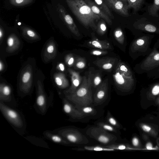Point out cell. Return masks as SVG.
<instances>
[{
  "instance_id": "1",
  "label": "cell",
  "mask_w": 159,
  "mask_h": 159,
  "mask_svg": "<svg viewBox=\"0 0 159 159\" xmlns=\"http://www.w3.org/2000/svg\"><path fill=\"white\" fill-rule=\"evenodd\" d=\"M68 6L79 22L86 28L96 31L95 22L101 18L94 13L83 0H66Z\"/></svg>"
},
{
  "instance_id": "2",
  "label": "cell",
  "mask_w": 159,
  "mask_h": 159,
  "mask_svg": "<svg viewBox=\"0 0 159 159\" xmlns=\"http://www.w3.org/2000/svg\"><path fill=\"white\" fill-rule=\"evenodd\" d=\"M92 73L90 72L88 78L84 76L82 83L75 92L66 95L65 98L79 107L90 106L93 102L91 89Z\"/></svg>"
},
{
  "instance_id": "3",
  "label": "cell",
  "mask_w": 159,
  "mask_h": 159,
  "mask_svg": "<svg viewBox=\"0 0 159 159\" xmlns=\"http://www.w3.org/2000/svg\"><path fill=\"white\" fill-rule=\"evenodd\" d=\"M116 85L122 92L128 93L134 91L136 81L129 66L124 63H118L113 75Z\"/></svg>"
},
{
  "instance_id": "4",
  "label": "cell",
  "mask_w": 159,
  "mask_h": 159,
  "mask_svg": "<svg viewBox=\"0 0 159 159\" xmlns=\"http://www.w3.org/2000/svg\"><path fill=\"white\" fill-rule=\"evenodd\" d=\"M155 35L145 34L136 36L133 41L129 48V53L134 59L140 56L148 55L151 52L150 47L152 40Z\"/></svg>"
},
{
  "instance_id": "5",
  "label": "cell",
  "mask_w": 159,
  "mask_h": 159,
  "mask_svg": "<svg viewBox=\"0 0 159 159\" xmlns=\"http://www.w3.org/2000/svg\"><path fill=\"white\" fill-rule=\"evenodd\" d=\"M159 39L153 46L151 52L134 67L135 71L139 74L148 73L159 67Z\"/></svg>"
},
{
  "instance_id": "6",
  "label": "cell",
  "mask_w": 159,
  "mask_h": 159,
  "mask_svg": "<svg viewBox=\"0 0 159 159\" xmlns=\"http://www.w3.org/2000/svg\"><path fill=\"white\" fill-rule=\"evenodd\" d=\"M86 133L90 138L106 146L115 143L117 139L114 134L98 126L89 128Z\"/></svg>"
},
{
  "instance_id": "7",
  "label": "cell",
  "mask_w": 159,
  "mask_h": 159,
  "mask_svg": "<svg viewBox=\"0 0 159 159\" xmlns=\"http://www.w3.org/2000/svg\"><path fill=\"white\" fill-rule=\"evenodd\" d=\"M54 132L61 135L70 143L82 144H87L89 142L87 138L76 129L64 128Z\"/></svg>"
},
{
  "instance_id": "8",
  "label": "cell",
  "mask_w": 159,
  "mask_h": 159,
  "mask_svg": "<svg viewBox=\"0 0 159 159\" xmlns=\"http://www.w3.org/2000/svg\"><path fill=\"white\" fill-rule=\"evenodd\" d=\"M0 110L5 118L14 126L20 128L24 125L23 121L20 114L15 110L0 101Z\"/></svg>"
},
{
  "instance_id": "9",
  "label": "cell",
  "mask_w": 159,
  "mask_h": 159,
  "mask_svg": "<svg viewBox=\"0 0 159 159\" xmlns=\"http://www.w3.org/2000/svg\"><path fill=\"white\" fill-rule=\"evenodd\" d=\"M57 11L60 18L64 22L70 30L77 37L80 36L79 29L73 19L68 13L65 7L58 3L57 7Z\"/></svg>"
},
{
  "instance_id": "10",
  "label": "cell",
  "mask_w": 159,
  "mask_h": 159,
  "mask_svg": "<svg viewBox=\"0 0 159 159\" xmlns=\"http://www.w3.org/2000/svg\"><path fill=\"white\" fill-rule=\"evenodd\" d=\"M133 26L136 31V37L145 34L159 35V25L145 22H136Z\"/></svg>"
},
{
  "instance_id": "11",
  "label": "cell",
  "mask_w": 159,
  "mask_h": 159,
  "mask_svg": "<svg viewBox=\"0 0 159 159\" xmlns=\"http://www.w3.org/2000/svg\"><path fill=\"white\" fill-rule=\"evenodd\" d=\"M110 9L125 17L129 16L128 3L121 0H104Z\"/></svg>"
},
{
  "instance_id": "12",
  "label": "cell",
  "mask_w": 159,
  "mask_h": 159,
  "mask_svg": "<svg viewBox=\"0 0 159 159\" xmlns=\"http://www.w3.org/2000/svg\"><path fill=\"white\" fill-rule=\"evenodd\" d=\"M107 79L105 80L97 88L93 97V102L95 106L102 104L107 99L108 94Z\"/></svg>"
},
{
  "instance_id": "13",
  "label": "cell",
  "mask_w": 159,
  "mask_h": 159,
  "mask_svg": "<svg viewBox=\"0 0 159 159\" xmlns=\"http://www.w3.org/2000/svg\"><path fill=\"white\" fill-rule=\"evenodd\" d=\"M141 95L147 101L154 102L156 98L159 96V81L142 88L141 91Z\"/></svg>"
},
{
  "instance_id": "14",
  "label": "cell",
  "mask_w": 159,
  "mask_h": 159,
  "mask_svg": "<svg viewBox=\"0 0 159 159\" xmlns=\"http://www.w3.org/2000/svg\"><path fill=\"white\" fill-rule=\"evenodd\" d=\"M35 105L38 111L41 114H44L47 111L48 101L42 87L39 85Z\"/></svg>"
},
{
  "instance_id": "15",
  "label": "cell",
  "mask_w": 159,
  "mask_h": 159,
  "mask_svg": "<svg viewBox=\"0 0 159 159\" xmlns=\"http://www.w3.org/2000/svg\"><path fill=\"white\" fill-rule=\"evenodd\" d=\"M62 103L63 111L71 118L81 120L85 117L82 112L76 109L66 98L63 99Z\"/></svg>"
},
{
  "instance_id": "16",
  "label": "cell",
  "mask_w": 159,
  "mask_h": 159,
  "mask_svg": "<svg viewBox=\"0 0 159 159\" xmlns=\"http://www.w3.org/2000/svg\"><path fill=\"white\" fill-rule=\"evenodd\" d=\"M68 70L71 76V84L69 89L64 91L65 95L74 93L81 84L83 80L78 72L70 69H68Z\"/></svg>"
},
{
  "instance_id": "17",
  "label": "cell",
  "mask_w": 159,
  "mask_h": 159,
  "mask_svg": "<svg viewBox=\"0 0 159 159\" xmlns=\"http://www.w3.org/2000/svg\"><path fill=\"white\" fill-rule=\"evenodd\" d=\"M138 125L139 129L144 133L157 139L158 138L159 129L156 125L143 122H139Z\"/></svg>"
},
{
  "instance_id": "18",
  "label": "cell",
  "mask_w": 159,
  "mask_h": 159,
  "mask_svg": "<svg viewBox=\"0 0 159 159\" xmlns=\"http://www.w3.org/2000/svg\"><path fill=\"white\" fill-rule=\"evenodd\" d=\"M86 4L90 7L92 11L104 20L108 24L111 25L112 21L111 19L96 5L94 2L91 0H84Z\"/></svg>"
},
{
  "instance_id": "19",
  "label": "cell",
  "mask_w": 159,
  "mask_h": 159,
  "mask_svg": "<svg viewBox=\"0 0 159 159\" xmlns=\"http://www.w3.org/2000/svg\"><path fill=\"white\" fill-rule=\"evenodd\" d=\"M91 35L92 39L88 42V46L103 50L110 49L111 48V44L107 41L99 40L95 37L94 34L93 33H91Z\"/></svg>"
},
{
  "instance_id": "20",
  "label": "cell",
  "mask_w": 159,
  "mask_h": 159,
  "mask_svg": "<svg viewBox=\"0 0 159 159\" xmlns=\"http://www.w3.org/2000/svg\"><path fill=\"white\" fill-rule=\"evenodd\" d=\"M43 135L46 138L56 143L65 145L70 143L61 135L54 132L46 131L43 132Z\"/></svg>"
},
{
  "instance_id": "21",
  "label": "cell",
  "mask_w": 159,
  "mask_h": 159,
  "mask_svg": "<svg viewBox=\"0 0 159 159\" xmlns=\"http://www.w3.org/2000/svg\"><path fill=\"white\" fill-rule=\"evenodd\" d=\"M54 79L56 84L59 88L64 89L68 86V81L63 74H56L54 75Z\"/></svg>"
},
{
  "instance_id": "22",
  "label": "cell",
  "mask_w": 159,
  "mask_h": 159,
  "mask_svg": "<svg viewBox=\"0 0 159 159\" xmlns=\"http://www.w3.org/2000/svg\"><path fill=\"white\" fill-rule=\"evenodd\" d=\"M11 90L8 86H1L0 88V101L10 102L11 101Z\"/></svg>"
},
{
  "instance_id": "23",
  "label": "cell",
  "mask_w": 159,
  "mask_h": 159,
  "mask_svg": "<svg viewBox=\"0 0 159 159\" xmlns=\"http://www.w3.org/2000/svg\"><path fill=\"white\" fill-rule=\"evenodd\" d=\"M94 2L111 19H114V17L110 9L104 0H94Z\"/></svg>"
},
{
  "instance_id": "24",
  "label": "cell",
  "mask_w": 159,
  "mask_h": 159,
  "mask_svg": "<svg viewBox=\"0 0 159 159\" xmlns=\"http://www.w3.org/2000/svg\"><path fill=\"white\" fill-rule=\"evenodd\" d=\"M144 2V0H128V8H132L135 13L141 8Z\"/></svg>"
},
{
  "instance_id": "25",
  "label": "cell",
  "mask_w": 159,
  "mask_h": 159,
  "mask_svg": "<svg viewBox=\"0 0 159 159\" xmlns=\"http://www.w3.org/2000/svg\"><path fill=\"white\" fill-rule=\"evenodd\" d=\"M106 122L119 130L123 128V126L111 115L109 111H107L106 116Z\"/></svg>"
},
{
  "instance_id": "26",
  "label": "cell",
  "mask_w": 159,
  "mask_h": 159,
  "mask_svg": "<svg viewBox=\"0 0 159 159\" xmlns=\"http://www.w3.org/2000/svg\"><path fill=\"white\" fill-rule=\"evenodd\" d=\"M105 147L114 149L115 150H132L136 149L132 146L128 144L116 143L106 146Z\"/></svg>"
},
{
  "instance_id": "27",
  "label": "cell",
  "mask_w": 159,
  "mask_h": 159,
  "mask_svg": "<svg viewBox=\"0 0 159 159\" xmlns=\"http://www.w3.org/2000/svg\"><path fill=\"white\" fill-rule=\"evenodd\" d=\"M148 10L150 15L153 17H158L159 0H154L153 3L148 6Z\"/></svg>"
},
{
  "instance_id": "28",
  "label": "cell",
  "mask_w": 159,
  "mask_h": 159,
  "mask_svg": "<svg viewBox=\"0 0 159 159\" xmlns=\"http://www.w3.org/2000/svg\"><path fill=\"white\" fill-rule=\"evenodd\" d=\"M97 125L98 126L102 128L107 131L117 134L119 133L118 129L107 122H98Z\"/></svg>"
},
{
  "instance_id": "29",
  "label": "cell",
  "mask_w": 159,
  "mask_h": 159,
  "mask_svg": "<svg viewBox=\"0 0 159 159\" xmlns=\"http://www.w3.org/2000/svg\"><path fill=\"white\" fill-rule=\"evenodd\" d=\"M114 35L116 39L120 44H124L125 42V36L121 28H118L114 30Z\"/></svg>"
},
{
  "instance_id": "30",
  "label": "cell",
  "mask_w": 159,
  "mask_h": 159,
  "mask_svg": "<svg viewBox=\"0 0 159 159\" xmlns=\"http://www.w3.org/2000/svg\"><path fill=\"white\" fill-rule=\"evenodd\" d=\"M77 109L85 116L94 115L97 113L96 109L90 106L80 107Z\"/></svg>"
},
{
  "instance_id": "31",
  "label": "cell",
  "mask_w": 159,
  "mask_h": 159,
  "mask_svg": "<svg viewBox=\"0 0 159 159\" xmlns=\"http://www.w3.org/2000/svg\"><path fill=\"white\" fill-rule=\"evenodd\" d=\"M103 60L104 61L103 62L100 60L98 61V62L101 63V67L105 70H108L111 69L115 61V60L113 61L112 59L111 60V59H106Z\"/></svg>"
},
{
  "instance_id": "32",
  "label": "cell",
  "mask_w": 159,
  "mask_h": 159,
  "mask_svg": "<svg viewBox=\"0 0 159 159\" xmlns=\"http://www.w3.org/2000/svg\"><path fill=\"white\" fill-rule=\"evenodd\" d=\"M84 148L85 150L89 151H112L115 150L111 148L99 146H85Z\"/></svg>"
},
{
  "instance_id": "33",
  "label": "cell",
  "mask_w": 159,
  "mask_h": 159,
  "mask_svg": "<svg viewBox=\"0 0 159 159\" xmlns=\"http://www.w3.org/2000/svg\"><path fill=\"white\" fill-rule=\"evenodd\" d=\"M33 0H9L10 3L12 5L20 7L25 6L32 3Z\"/></svg>"
},
{
  "instance_id": "34",
  "label": "cell",
  "mask_w": 159,
  "mask_h": 159,
  "mask_svg": "<svg viewBox=\"0 0 159 159\" xmlns=\"http://www.w3.org/2000/svg\"><path fill=\"white\" fill-rule=\"evenodd\" d=\"M103 19H101L96 25V31L99 34L103 35L107 30V26L105 21Z\"/></svg>"
},
{
  "instance_id": "35",
  "label": "cell",
  "mask_w": 159,
  "mask_h": 159,
  "mask_svg": "<svg viewBox=\"0 0 159 159\" xmlns=\"http://www.w3.org/2000/svg\"><path fill=\"white\" fill-rule=\"evenodd\" d=\"M148 135L144 133L142 134V137L144 140L146 142L145 147L147 149H154L153 144L149 140Z\"/></svg>"
},
{
  "instance_id": "36",
  "label": "cell",
  "mask_w": 159,
  "mask_h": 159,
  "mask_svg": "<svg viewBox=\"0 0 159 159\" xmlns=\"http://www.w3.org/2000/svg\"><path fill=\"white\" fill-rule=\"evenodd\" d=\"M131 143L132 146L136 149L140 148L142 147L139 139L136 136H134L132 138Z\"/></svg>"
},
{
  "instance_id": "37",
  "label": "cell",
  "mask_w": 159,
  "mask_h": 159,
  "mask_svg": "<svg viewBox=\"0 0 159 159\" xmlns=\"http://www.w3.org/2000/svg\"><path fill=\"white\" fill-rule=\"evenodd\" d=\"M22 29L23 33L26 34L30 37L34 38L37 36L36 33L33 30L29 28L22 27Z\"/></svg>"
},
{
  "instance_id": "38",
  "label": "cell",
  "mask_w": 159,
  "mask_h": 159,
  "mask_svg": "<svg viewBox=\"0 0 159 159\" xmlns=\"http://www.w3.org/2000/svg\"><path fill=\"white\" fill-rule=\"evenodd\" d=\"M101 76L98 75H96L93 78V81L92 82V86L94 88L98 87L101 83Z\"/></svg>"
},
{
  "instance_id": "39",
  "label": "cell",
  "mask_w": 159,
  "mask_h": 159,
  "mask_svg": "<svg viewBox=\"0 0 159 159\" xmlns=\"http://www.w3.org/2000/svg\"><path fill=\"white\" fill-rule=\"evenodd\" d=\"M90 53L93 55L98 56L107 54V52L103 50H95L92 51Z\"/></svg>"
},
{
  "instance_id": "40",
  "label": "cell",
  "mask_w": 159,
  "mask_h": 159,
  "mask_svg": "<svg viewBox=\"0 0 159 159\" xmlns=\"http://www.w3.org/2000/svg\"><path fill=\"white\" fill-rule=\"evenodd\" d=\"M30 77V73L29 72H26L24 74L22 78V82L24 84L28 83Z\"/></svg>"
},
{
  "instance_id": "41",
  "label": "cell",
  "mask_w": 159,
  "mask_h": 159,
  "mask_svg": "<svg viewBox=\"0 0 159 159\" xmlns=\"http://www.w3.org/2000/svg\"><path fill=\"white\" fill-rule=\"evenodd\" d=\"M148 76L152 77L154 79L159 78V67L153 71L148 73Z\"/></svg>"
},
{
  "instance_id": "42",
  "label": "cell",
  "mask_w": 159,
  "mask_h": 159,
  "mask_svg": "<svg viewBox=\"0 0 159 159\" xmlns=\"http://www.w3.org/2000/svg\"><path fill=\"white\" fill-rule=\"evenodd\" d=\"M86 64L84 61L82 60H79L76 63V66L79 69H83L85 66Z\"/></svg>"
},
{
  "instance_id": "43",
  "label": "cell",
  "mask_w": 159,
  "mask_h": 159,
  "mask_svg": "<svg viewBox=\"0 0 159 159\" xmlns=\"http://www.w3.org/2000/svg\"><path fill=\"white\" fill-rule=\"evenodd\" d=\"M14 39L13 38L11 37H9L7 40V44L9 47H11L14 44Z\"/></svg>"
},
{
  "instance_id": "44",
  "label": "cell",
  "mask_w": 159,
  "mask_h": 159,
  "mask_svg": "<svg viewBox=\"0 0 159 159\" xmlns=\"http://www.w3.org/2000/svg\"><path fill=\"white\" fill-rule=\"evenodd\" d=\"M67 60L68 64L69 66L72 65L74 62V59L73 57H68Z\"/></svg>"
},
{
  "instance_id": "45",
  "label": "cell",
  "mask_w": 159,
  "mask_h": 159,
  "mask_svg": "<svg viewBox=\"0 0 159 159\" xmlns=\"http://www.w3.org/2000/svg\"><path fill=\"white\" fill-rule=\"evenodd\" d=\"M54 50V47L52 45H49L47 48V50L49 53H52Z\"/></svg>"
},
{
  "instance_id": "46",
  "label": "cell",
  "mask_w": 159,
  "mask_h": 159,
  "mask_svg": "<svg viewBox=\"0 0 159 159\" xmlns=\"http://www.w3.org/2000/svg\"><path fill=\"white\" fill-rule=\"evenodd\" d=\"M60 70L61 71H64L65 70V67L64 65L62 63H60L58 65Z\"/></svg>"
},
{
  "instance_id": "47",
  "label": "cell",
  "mask_w": 159,
  "mask_h": 159,
  "mask_svg": "<svg viewBox=\"0 0 159 159\" xmlns=\"http://www.w3.org/2000/svg\"><path fill=\"white\" fill-rule=\"evenodd\" d=\"M154 102L155 104L159 107V96L156 98Z\"/></svg>"
},
{
  "instance_id": "48",
  "label": "cell",
  "mask_w": 159,
  "mask_h": 159,
  "mask_svg": "<svg viewBox=\"0 0 159 159\" xmlns=\"http://www.w3.org/2000/svg\"><path fill=\"white\" fill-rule=\"evenodd\" d=\"M3 36V31L1 27L0 28V39H1Z\"/></svg>"
},
{
  "instance_id": "49",
  "label": "cell",
  "mask_w": 159,
  "mask_h": 159,
  "mask_svg": "<svg viewBox=\"0 0 159 159\" xmlns=\"http://www.w3.org/2000/svg\"><path fill=\"white\" fill-rule=\"evenodd\" d=\"M3 65L2 64V62L1 61H0V71H1L3 69Z\"/></svg>"
},
{
  "instance_id": "50",
  "label": "cell",
  "mask_w": 159,
  "mask_h": 159,
  "mask_svg": "<svg viewBox=\"0 0 159 159\" xmlns=\"http://www.w3.org/2000/svg\"><path fill=\"white\" fill-rule=\"evenodd\" d=\"M124 2H127V1H128V0H121Z\"/></svg>"
},
{
  "instance_id": "51",
  "label": "cell",
  "mask_w": 159,
  "mask_h": 159,
  "mask_svg": "<svg viewBox=\"0 0 159 159\" xmlns=\"http://www.w3.org/2000/svg\"><path fill=\"white\" fill-rule=\"evenodd\" d=\"M157 141H159V136H158V138H157Z\"/></svg>"
}]
</instances>
